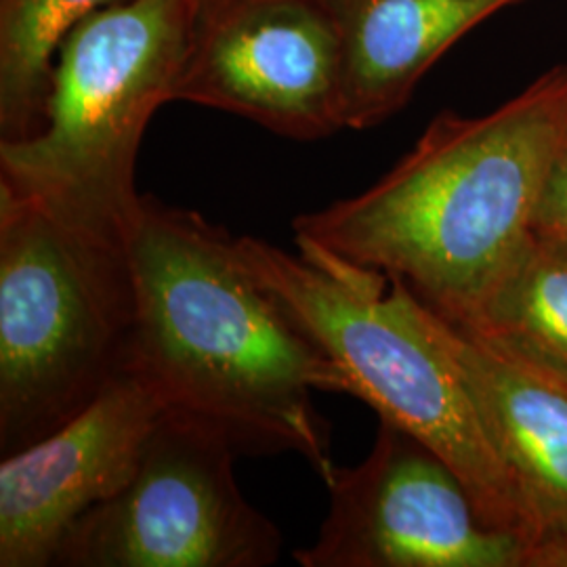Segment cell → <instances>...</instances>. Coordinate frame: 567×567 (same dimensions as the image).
I'll use <instances>...</instances> for the list:
<instances>
[{"label":"cell","instance_id":"obj_1","mask_svg":"<svg viewBox=\"0 0 567 567\" xmlns=\"http://www.w3.org/2000/svg\"><path fill=\"white\" fill-rule=\"evenodd\" d=\"M135 282L131 372L164 408L221 431L240 454L297 452L328 484L313 393H347L339 364L200 213L142 196L126 234Z\"/></svg>","mask_w":567,"mask_h":567},{"label":"cell","instance_id":"obj_13","mask_svg":"<svg viewBox=\"0 0 567 567\" xmlns=\"http://www.w3.org/2000/svg\"><path fill=\"white\" fill-rule=\"evenodd\" d=\"M465 328L513 344L567 379V240L534 229L480 320Z\"/></svg>","mask_w":567,"mask_h":567},{"label":"cell","instance_id":"obj_4","mask_svg":"<svg viewBox=\"0 0 567 567\" xmlns=\"http://www.w3.org/2000/svg\"><path fill=\"white\" fill-rule=\"evenodd\" d=\"M194 11L196 0H128L79 21L55 51L39 133L0 142V189L126 243L137 152L175 97Z\"/></svg>","mask_w":567,"mask_h":567},{"label":"cell","instance_id":"obj_6","mask_svg":"<svg viewBox=\"0 0 567 567\" xmlns=\"http://www.w3.org/2000/svg\"><path fill=\"white\" fill-rule=\"evenodd\" d=\"M221 431L164 410L118 494L61 540L53 566L267 567L282 534L236 482L238 456Z\"/></svg>","mask_w":567,"mask_h":567},{"label":"cell","instance_id":"obj_14","mask_svg":"<svg viewBox=\"0 0 567 567\" xmlns=\"http://www.w3.org/2000/svg\"><path fill=\"white\" fill-rule=\"evenodd\" d=\"M534 229L567 240V140L550 166Z\"/></svg>","mask_w":567,"mask_h":567},{"label":"cell","instance_id":"obj_12","mask_svg":"<svg viewBox=\"0 0 567 567\" xmlns=\"http://www.w3.org/2000/svg\"><path fill=\"white\" fill-rule=\"evenodd\" d=\"M122 2L128 0H0V142L39 133L63 37Z\"/></svg>","mask_w":567,"mask_h":567},{"label":"cell","instance_id":"obj_8","mask_svg":"<svg viewBox=\"0 0 567 567\" xmlns=\"http://www.w3.org/2000/svg\"><path fill=\"white\" fill-rule=\"evenodd\" d=\"M173 102L299 142L344 128L341 51L320 0H196Z\"/></svg>","mask_w":567,"mask_h":567},{"label":"cell","instance_id":"obj_9","mask_svg":"<svg viewBox=\"0 0 567 567\" xmlns=\"http://www.w3.org/2000/svg\"><path fill=\"white\" fill-rule=\"evenodd\" d=\"M164 410L128 370L72 421L2 456L0 567L53 566L82 515L126 486Z\"/></svg>","mask_w":567,"mask_h":567},{"label":"cell","instance_id":"obj_7","mask_svg":"<svg viewBox=\"0 0 567 567\" xmlns=\"http://www.w3.org/2000/svg\"><path fill=\"white\" fill-rule=\"evenodd\" d=\"M326 487L301 567H524L526 543L486 526L454 468L400 426L381 421L370 454Z\"/></svg>","mask_w":567,"mask_h":567},{"label":"cell","instance_id":"obj_2","mask_svg":"<svg viewBox=\"0 0 567 567\" xmlns=\"http://www.w3.org/2000/svg\"><path fill=\"white\" fill-rule=\"evenodd\" d=\"M567 140V65L484 116L442 112L381 182L305 213L295 240L398 278L447 322L473 326L534 236Z\"/></svg>","mask_w":567,"mask_h":567},{"label":"cell","instance_id":"obj_10","mask_svg":"<svg viewBox=\"0 0 567 567\" xmlns=\"http://www.w3.org/2000/svg\"><path fill=\"white\" fill-rule=\"evenodd\" d=\"M425 311L426 322L458 368L494 446L524 487L543 536L564 529L566 377L496 337L447 322L426 305Z\"/></svg>","mask_w":567,"mask_h":567},{"label":"cell","instance_id":"obj_3","mask_svg":"<svg viewBox=\"0 0 567 567\" xmlns=\"http://www.w3.org/2000/svg\"><path fill=\"white\" fill-rule=\"evenodd\" d=\"M286 252L238 238L248 269L347 379V395L421 440L454 468L484 524L534 545L543 529L526 492L494 446L480 410L425 305L398 278L295 240Z\"/></svg>","mask_w":567,"mask_h":567},{"label":"cell","instance_id":"obj_5","mask_svg":"<svg viewBox=\"0 0 567 567\" xmlns=\"http://www.w3.org/2000/svg\"><path fill=\"white\" fill-rule=\"evenodd\" d=\"M126 243L0 189V454L49 435L131 368Z\"/></svg>","mask_w":567,"mask_h":567},{"label":"cell","instance_id":"obj_15","mask_svg":"<svg viewBox=\"0 0 567 567\" xmlns=\"http://www.w3.org/2000/svg\"><path fill=\"white\" fill-rule=\"evenodd\" d=\"M524 567H567V527L550 532L529 545Z\"/></svg>","mask_w":567,"mask_h":567},{"label":"cell","instance_id":"obj_11","mask_svg":"<svg viewBox=\"0 0 567 567\" xmlns=\"http://www.w3.org/2000/svg\"><path fill=\"white\" fill-rule=\"evenodd\" d=\"M522 0H320L341 51L344 128L385 122L468 30Z\"/></svg>","mask_w":567,"mask_h":567}]
</instances>
